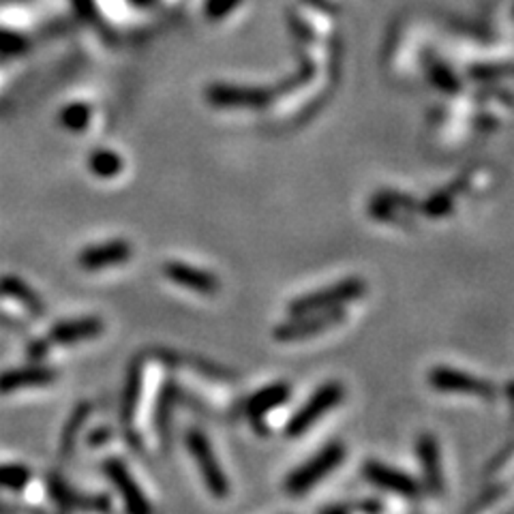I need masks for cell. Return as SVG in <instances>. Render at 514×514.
I'll use <instances>...</instances> for the list:
<instances>
[{
	"label": "cell",
	"instance_id": "cell-1",
	"mask_svg": "<svg viewBox=\"0 0 514 514\" xmlns=\"http://www.w3.org/2000/svg\"><path fill=\"white\" fill-rule=\"evenodd\" d=\"M367 292V283L362 279H345V281H339L330 288L318 289L315 294H306L303 298H296L294 303L288 304V313L289 315H306V313H315V311H324V309H335V306H345L354 300L362 298Z\"/></svg>",
	"mask_w": 514,
	"mask_h": 514
},
{
	"label": "cell",
	"instance_id": "cell-2",
	"mask_svg": "<svg viewBox=\"0 0 514 514\" xmlns=\"http://www.w3.org/2000/svg\"><path fill=\"white\" fill-rule=\"evenodd\" d=\"M343 399H345V391H343L339 382H328L324 384V386H320L318 391L313 392V397H311L288 423V429H285L288 438H300V435L306 433L321 416H326L330 409H335Z\"/></svg>",
	"mask_w": 514,
	"mask_h": 514
},
{
	"label": "cell",
	"instance_id": "cell-3",
	"mask_svg": "<svg viewBox=\"0 0 514 514\" xmlns=\"http://www.w3.org/2000/svg\"><path fill=\"white\" fill-rule=\"evenodd\" d=\"M186 448L194 455L197 467H200L202 476H204L206 486L215 497H225L230 493V485H227L225 471L221 470L219 461H217L215 450H212L209 438L202 431H189L186 433Z\"/></svg>",
	"mask_w": 514,
	"mask_h": 514
},
{
	"label": "cell",
	"instance_id": "cell-4",
	"mask_svg": "<svg viewBox=\"0 0 514 514\" xmlns=\"http://www.w3.org/2000/svg\"><path fill=\"white\" fill-rule=\"evenodd\" d=\"M343 456H345V448H343L341 444L326 446V448L320 450L309 463H304L303 467H298L294 474H289L288 482H285V489L289 493H296V495L313 489L321 478L328 476L332 470H336V465L341 463Z\"/></svg>",
	"mask_w": 514,
	"mask_h": 514
},
{
	"label": "cell",
	"instance_id": "cell-5",
	"mask_svg": "<svg viewBox=\"0 0 514 514\" xmlns=\"http://www.w3.org/2000/svg\"><path fill=\"white\" fill-rule=\"evenodd\" d=\"M298 320L294 321H285V324L279 326L274 330V339L279 341H300L306 339V336H315L321 335V332L335 328L339 326L343 320L347 318L345 309L343 306H335V309H324V311H315V313H306V315H296Z\"/></svg>",
	"mask_w": 514,
	"mask_h": 514
},
{
	"label": "cell",
	"instance_id": "cell-6",
	"mask_svg": "<svg viewBox=\"0 0 514 514\" xmlns=\"http://www.w3.org/2000/svg\"><path fill=\"white\" fill-rule=\"evenodd\" d=\"M431 386L438 388L441 392H456V394H470L478 399H495L497 388L491 382L474 377L471 373L459 371L453 367H435L429 373Z\"/></svg>",
	"mask_w": 514,
	"mask_h": 514
},
{
	"label": "cell",
	"instance_id": "cell-7",
	"mask_svg": "<svg viewBox=\"0 0 514 514\" xmlns=\"http://www.w3.org/2000/svg\"><path fill=\"white\" fill-rule=\"evenodd\" d=\"M103 471L110 478L112 485L116 486L118 493H121L124 506H127L129 512H148L150 503L144 495V491L139 489V485L135 482V478L129 471V467L124 465V461L121 459H107L103 463Z\"/></svg>",
	"mask_w": 514,
	"mask_h": 514
},
{
	"label": "cell",
	"instance_id": "cell-8",
	"mask_svg": "<svg viewBox=\"0 0 514 514\" xmlns=\"http://www.w3.org/2000/svg\"><path fill=\"white\" fill-rule=\"evenodd\" d=\"M106 324L97 318V315H86V318H75V320H65L59 321L48 332L45 336V343L48 347L51 345H74V343L88 341V339H97L101 335Z\"/></svg>",
	"mask_w": 514,
	"mask_h": 514
},
{
	"label": "cell",
	"instance_id": "cell-9",
	"mask_svg": "<svg viewBox=\"0 0 514 514\" xmlns=\"http://www.w3.org/2000/svg\"><path fill=\"white\" fill-rule=\"evenodd\" d=\"M365 476L367 480L373 482L376 486L397 493V495L407 497V500H418V495L423 493L418 480L403 474V471L392 470V467L380 463V461H368L365 465Z\"/></svg>",
	"mask_w": 514,
	"mask_h": 514
},
{
	"label": "cell",
	"instance_id": "cell-10",
	"mask_svg": "<svg viewBox=\"0 0 514 514\" xmlns=\"http://www.w3.org/2000/svg\"><path fill=\"white\" fill-rule=\"evenodd\" d=\"M163 274L165 279L180 285V288L194 289L197 294L212 296L219 292V279H217L215 274L209 273V270L189 266V264L168 262L163 266Z\"/></svg>",
	"mask_w": 514,
	"mask_h": 514
},
{
	"label": "cell",
	"instance_id": "cell-11",
	"mask_svg": "<svg viewBox=\"0 0 514 514\" xmlns=\"http://www.w3.org/2000/svg\"><path fill=\"white\" fill-rule=\"evenodd\" d=\"M289 394H292V388H289V384H285V382L270 384V386L262 388V391H257L256 394H251V399L247 401V414H249V418L253 420V424H256V431L264 433V429H266V424H264V416H268L270 409H277V407H281L283 403H288Z\"/></svg>",
	"mask_w": 514,
	"mask_h": 514
},
{
	"label": "cell",
	"instance_id": "cell-12",
	"mask_svg": "<svg viewBox=\"0 0 514 514\" xmlns=\"http://www.w3.org/2000/svg\"><path fill=\"white\" fill-rule=\"evenodd\" d=\"M131 245L127 241H112L103 242V245L86 247L82 249L77 256V264L84 270H101L116 266V264H124L131 257Z\"/></svg>",
	"mask_w": 514,
	"mask_h": 514
},
{
	"label": "cell",
	"instance_id": "cell-13",
	"mask_svg": "<svg viewBox=\"0 0 514 514\" xmlns=\"http://www.w3.org/2000/svg\"><path fill=\"white\" fill-rule=\"evenodd\" d=\"M59 371L43 365H30L12 368V371L0 373V394H9L20 391V388H33V386H48L56 382Z\"/></svg>",
	"mask_w": 514,
	"mask_h": 514
},
{
	"label": "cell",
	"instance_id": "cell-14",
	"mask_svg": "<svg viewBox=\"0 0 514 514\" xmlns=\"http://www.w3.org/2000/svg\"><path fill=\"white\" fill-rule=\"evenodd\" d=\"M209 99L217 107H264L270 103V92L266 91H238V88L217 86L209 91Z\"/></svg>",
	"mask_w": 514,
	"mask_h": 514
},
{
	"label": "cell",
	"instance_id": "cell-15",
	"mask_svg": "<svg viewBox=\"0 0 514 514\" xmlns=\"http://www.w3.org/2000/svg\"><path fill=\"white\" fill-rule=\"evenodd\" d=\"M418 456H420V463H423L424 480H427L429 489L439 493L441 489H444V474H441V463H439V446L433 435H429V433L420 435Z\"/></svg>",
	"mask_w": 514,
	"mask_h": 514
},
{
	"label": "cell",
	"instance_id": "cell-16",
	"mask_svg": "<svg viewBox=\"0 0 514 514\" xmlns=\"http://www.w3.org/2000/svg\"><path fill=\"white\" fill-rule=\"evenodd\" d=\"M48 491L51 500L59 503L60 508H65V510H74V508H99V510H103V508H110V500L77 495V493L74 489H69L59 476L48 478Z\"/></svg>",
	"mask_w": 514,
	"mask_h": 514
},
{
	"label": "cell",
	"instance_id": "cell-17",
	"mask_svg": "<svg viewBox=\"0 0 514 514\" xmlns=\"http://www.w3.org/2000/svg\"><path fill=\"white\" fill-rule=\"evenodd\" d=\"M142 388H144V365L135 360L131 368H129L121 401V418L127 427H131L135 416H138V405L139 397H142Z\"/></svg>",
	"mask_w": 514,
	"mask_h": 514
},
{
	"label": "cell",
	"instance_id": "cell-18",
	"mask_svg": "<svg viewBox=\"0 0 514 514\" xmlns=\"http://www.w3.org/2000/svg\"><path fill=\"white\" fill-rule=\"evenodd\" d=\"M0 294L15 300V303H20L26 311H30V313L43 315V309H45L43 300H41L37 292H35L30 285H26L22 279L12 277V274L0 279Z\"/></svg>",
	"mask_w": 514,
	"mask_h": 514
},
{
	"label": "cell",
	"instance_id": "cell-19",
	"mask_svg": "<svg viewBox=\"0 0 514 514\" xmlns=\"http://www.w3.org/2000/svg\"><path fill=\"white\" fill-rule=\"evenodd\" d=\"M88 416H91V405L88 403H80L75 407V412L71 414L69 423L65 424V429H62V433H60V456L62 459H67V456L74 455L77 435H80V431L84 429Z\"/></svg>",
	"mask_w": 514,
	"mask_h": 514
},
{
	"label": "cell",
	"instance_id": "cell-20",
	"mask_svg": "<svg viewBox=\"0 0 514 514\" xmlns=\"http://www.w3.org/2000/svg\"><path fill=\"white\" fill-rule=\"evenodd\" d=\"M88 168L97 178H114L124 168V161L118 153L110 148H97L92 150L91 159H88Z\"/></svg>",
	"mask_w": 514,
	"mask_h": 514
},
{
	"label": "cell",
	"instance_id": "cell-21",
	"mask_svg": "<svg viewBox=\"0 0 514 514\" xmlns=\"http://www.w3.org/2000/svg\"><path fill=\"white\" fill-rule=\"evenodd\" d=\"M59 123L67 131L80 133L91 124V107L86 103H71V106L62 107L59 114Z\"/></svg>",
	"mask_w": 514,
	"mask_h": 514
},
{
	"label": "cell",
	"instance_id": "cell-22",
	"mask_svg": "<svg viewBox=\"0 0 514 514\" xmlns=\"http://www.w3.org/2000/svg\"><path fill=\"white\" fill-rule=\"evenodd\" d=\"M418 210L423 215L431 217V219H441V217H448L455 212V195L453 191H439L433 197H429L424 204L418 206Z\"/></svg>",
	"mask_w": 514,
	"mask_h": 514
},
{
	"label": "cell",
	"instance_id": "cell-23",
	"mask_svg": "<svg viewBox=\"0 0 514 514\" xmlns=\"http://www.w3.org/2000/svg\"><path fill=\"white\" fill-rule=\"evenodd\" d=\"M30 482V470L26 465H0V486L12 491H22Z\"/></svg>",
	"mask_w": 514,
	"mask_h": 514
},
{
	"label": "cell",
	"instance_id": "cell-24",
	"mask_svg": "<svg viewBox=\"0 0 514 514\" xmlns=\"http://www.w3.org/2000/svg\"><path fill=\"white\" fill-rule=\"evenodd\" d=\"M24 48V41L20 37H15L12 33H3L0 30V51H4V54H15V51H20Z\"/></svg>",
	"mask_w": 514,
	"mask_h": 514
}]
</instances>
